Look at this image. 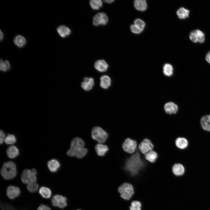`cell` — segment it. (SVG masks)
Here are the masks:
<instances>
[{
    "mask_svg": "<svg viewBox=\"0 0 210 210\" xmlns=\"http://www.w3.org/2000/svg\"><path fill=\"white\" fill-rule=\"evenodd\" d=\"M125 168L133 176L137 174L144 166L140 155L137 152L126 161Z\"/></svg>",
    "mask_w": 210,
    "mask_h": 210,
    "instance_id": "1",
    "label": "cell"
},
{
    "mask_svg": "<svg viewBox=\"0 0 210 210\" xmlns=\"http://www.w3.org/2000/svg\"><path fill=\"white\" fill-rule=\"evenodd\" d=\"M83 141L80 138H74L71 141L70 149L67 152V155L70 156H76L80 158L87 154L88 150L84 147Z\"/></svg>",
    "mask_w": 210,
    "mask_h": 210,
    "instance_id": "2",
    "label": "cell"
},
{
    "mask_svg": "<svg viewBox=\"0 0 210 210\" xmlns=\"http://www.w3.org/2000/svg\"><path fill=\"white\" fill-rule=\"evenodd\" d=\"M1 174L6 180H10L15 178L17 174L15 164L12 161L5 162L1 170Z\"/></svg>",
    "mask_w": 210,
    "mask_h": 210,
    "instance_id": "3",
    "label": "cell"
},
{
    "mask_svg": "<svg viewBox=\"0 0 210 210\" xmlns=\"http://www.w3.org/2000/svg\"><path fill=\"white\" fill-rule=\"evenodd\" d=\"M37 172L35 169L31 170L28 169H24L21 175L22 182L24 184H28L29 183L36 182Z\"/></svg>",
    "mask_w": 210,
    "mask_h": 210,
    "instance_id": "4",
    "label": "cell"
},
{
    "mask_svg": "<svg viewBox=\"0 0 210 210\" xmlns=\"http://www.w3.org/2000/svg\"><path fill=\"white\" fill-rule=\"evenodd\" d=\"M118 190L121 197L125 200H130L134 193L132 186L128 183L122 184L119 187Z\"/></svg>",
    "mask_w": 210,
    "mask_h": 210,
    "instance_id": "5",
    "label": "cell"
},
{
    "mask_svg": "<svg viewBox=\"0 0 210 210\" xmlns=\"http://www.w3.org/2000/svg\"><path fill=\"white\" fill-rule=\"evenodd\" d=\"M92 138L100 143L105 142L108 137L107 133L100 127H95L92 129L91 132Z\"/></svg>",
    "mask_w": 210,
    "mask_h": 210,
    "instance_id": "6",
    "label": "cell"
},
{
    "mask_svg": "<svg viewBox=\"0 0 210 210\" xmlns=\"http://www.w3.org/2000/svg\"><path fill=\"white\" fill-rule=\"evenodd\" d=\"M137 146V142L134 140L130 138H127L123 142L122 148L125 152L132 153L135 151Z\"/></svg>",
    "mask_w": 210,
    "mask_h": 210,
    "instance_id": "7",
    "label": "cell"
},
{
    "mask_svg": "<svg viewBox=\"0 0 210 210\" xmlns=\"http://www.w3.org/2000/svg\"><path fill=\"white\" fill-rule=\"evenodd\" d=\"M66 201L65 197L58 194L54 195L51 199L52 205L60 209H63L67 206Z\"/></svg>",
    "mask_w": 210,
    "mask_h": 210,
    "instance_id": "8",
    "label": "cell"
},
{
    "mask_svg": "<svg viewBox=\"0 0 210 210\" xmlns=\"http://www.w3.org/2000/svg\"><path fill=\"white\" fill-rule=\"evenodd\" d=\"M108 21V18L105 13L100 12L97 13L94 17L93 24L94 26L100 25H106Z\"/></svg>",
    "mask_w": 210,
    "mask_h": 210,
    "instance_id": "9",
    "label": "cell"
},
{
    "mask_svg": "<svg viewBox=\"0 0 210 210\" xmlns=\"http://www.w3.org/2000/svg\"><path fill=\"white\" fill-rule=\"evenodd\" d=\"M190 40L194 43H203L205 41V35L201 30L196 29L192 31L189 34Z\"/></svg>",
    "mask_w": 210,
    "mask_h": 210,
    "instance_id": "10",
    "label": "cell"
},
{
    "mask_svg": "<svg viewBox=\"0 0 210 210\" xmlns=\"http://www.w3.org/2000/svg\"><path fill=\"white\" fill-rule=\"evenodd\" d=\"M154 147V145L150 140L148 139H144L139 144L138 148L141 152L145 154Z\"/></svg>",
    "mask_w": 210,
    "mask_h": 210,
    "instance_id": "11",
    "label": "cell"
},
{
    "mask_svg": "<svg viewBox=\"0 0 210 210\" xmlns=\"http://www.w3.org/2000/svg\"><path fill=\"white\" fill-rule=\"evenodd\" d=\"M21 191L18 187L10 186H8L6 190V194L8 197L11 200L14 199L18 197L20 195Z\"/></svg>",
    "mask_w": 210,
    "mask_h": 210,
    "instance_id": "12",
    "label": "cell"
},
{
    "mask_svg": "<svg viewBox=\"0 0 210 210\" xmlns=\"http://www.w3.org/2000/svg\"><path fill=\"white\" fill-rule=\"evenodd\" d=\"M94 66L96 70L101 72H105L107 71L108 67L107 62L103 60L96 61L94 63Z\"/></svg>",
    "mask_w": 210,
    "mask_h": 210,
    "instance_id": "13",
    "label": "cell"
},
{
    "mask_svg": "<svg viewBox=\"0 0 210 210\" xmlns=\"http://www.w3.org/2000/svg\"><path fill=\"white\" fill-rule=\"evenodd\" d=\"M83 80L81 84L82 88L86 91L91 90L94 85V79L92 78L85 77Z\"/></svg>",
    "mask_w": 210,
    "mask_h": 210,
    "instance_id": "14",
    "label": "cell"
},
{
    "mask_svg": "<svg viewBox=\"0 0 210 210\" xmlns=\"http://www.w3.org/2000/svg\"><path fill=\"white\" fill-rule=\"evenodd\" d=\"M164 109L167 113L171 115L176 114L178 111V107L177 105L174 103L170 102L164 105Z\"/></svg>",
    "mask_w": 210,
    "mask_h": 210,
    "instance_id": "15",
    "label": "cell"
},
{
    "mask_svg": "<svg viewBox=\"0 0 210 210\" xmlns=\"http://www.w3.org/2000/svg\"><path fill=\"white\" fill-rule=\"evenodd\" d=\"M200 123L204 130L210 132V115L203 116L201 119Z\"/></svg>",
    "mask_w": 210,
    "mask_h": 210,
    "instance_id": "16",
    "label": "cell"
},
{
    "mask_svg": "<svg viewBox=\"0 0 210 210\" xmlns=\"http://www.w3.org/2000/svg\"><path fill=\"white\" fill-rule=\"evenodd\" d=\"M185 169L183 166L180 163L174 164L172 167L173 173L176 176H179L183 175L185 172Z\"/></svg>",
    "mask_w": 210,
    "mask_h": 210,
    "instance_id": "17",
    "label": "cell"
},
{
    "mask_svg": "<svg viewBox=\"0 0 210 210\" xmlns=\"http://www.w3.org/2000/svg\"><path fill=\"white\" fill-rule=\"evenodd\" d=\"M47 166L51 172H55L60 168V164L57 160L53 159L48 162Z\"/></svg>",
    "mask_w": 210,
    "mask_h": 210,
    "instance_id": "18",
    "label": "cell"
},
{
    "mask_svg": "<svg viewBox=\"0 0 210 210\" xmlns=\"http://www.w3.org/2000/svg\"><path fill=\"white\" fill-rule=\"evenodd\" d=\"M57 31L60 36L62 38L67 36L71 33L70 29L64 25L59 26L57 28Z\"/></svg>",
    "mask_w": 210,
    "mask_h": 210,
    "instance_id": "19",
    "label": "cell"
},
{
    "mask_svg": "<svg viewBox=\"0 0 210 210\" xmlns=\"http://www.w3.org/2000/svg\"><path fill=\"white\" fill-rule=\"evenodd\" d=\"M100 86L103 89L108 88L111 85V79L108 75H104L102 76L100 78Z\"/></svg>",
    "mask_w": 210,
    "mask_h": 210,
    "instance_id": "20",
    "label": "cell"
},
{
    "mask_svg": "<svg viewBox=\"0 0 210 210\" xmlns=\"http://www.w3.org/2000/svg\"><path fill=\"white\" fill-rule=\"evenodd\" d=\"M38 192L43 198L46 199L50 198L52 193L50 189L45 186L41 187L39 189Z\"/></svg>",
    "mask_w": 210,
    "mask_h": 210,
    "instance_id": "21",
    "label": "cell"
},
{
    "mask_svg": "<svg viewBox=\"0 0 210 210\" xmlns=\"http://www.w3.org/2000/svg\"><path fill=\"white\" fill-rule=\"evenodd\" d=\"M176 147L181 149H183L186 148L188 145L187 140L184 137H180L177 138L175 141Z\"/></svg>",
    "mask_w": 210,
    "mask_h": 210,
    "instance_id": "22",
    "label": "cell"
},
{
    "mask_svg": "<svg viewBox=\"0 0 210 210\" xmlns=\"http://www.w3.org/2000/svg\"><path fill=\"white\" fill-rule=\"evenodd\" d=\"M8 156L10 158H14L18 155L19 151L18 148L14 146H9L6 150Z\"/></svg>",
    "mask_w": 210,
    "mask_h": 210,
    "instance_id": "23",
    "label": "cell"
},
{
    "mask_svg": "<svg viewBox=\"0 0 210 210\" xmlns=\"http://www.w3.org/2000/svg\"><path fill=\"white\" fill-rule=\"evenodd\" d=\"M95 149L98 155L103 156L108 151V148L106 145L100 143L97 144L96 145Z\"/></svg>",
    "mask_w": 210,
    "mask_h": 210,
    "instance_id": "24",
    "label": "cell"
},
{
    "mask_svg": "<svg viewBox=\"0 0 210 210\" xmlns=\"http://www.w3.org/2000/svg\"><path fill=\"white\" fill-rule=\"evenodd\" d=\"M134 5L136 9L141 11L145 10L147 7L146 2L145 0H135L134 2Z\"/></svg>",
    "mask_w": 210,
    "mask_h": 210,
    "instance_id": "25",
    "label": "cell"
},
{
    "mask_svg": "<svg viewBox=\"0 0 210 210\" xmlns=\"http://www.w3.org/2000/svg\"><path fill=\"white\" fill-rule=\"evenodd\" d=\"M145 155L146 160L151 163L155 162L158 157L156 152L152 150L149 151Z\"/></svg>",
    "mask_w": 210,
    "mask_h": 210,
    "instance_id": "26",
    "label": "cell"
},
{
    "mask_svg": "<svg viewBox=\"0 0 210 210\" xmlns=\"http://www.w3.org/2000/svg\"><path fill=\"white\" fill-rule=\"evenodd\" d=\"M189 11L183 7L179 8L176 12V14L179 18L185 19L189 17Z\"/></svg>",
    "mask_w": 210,
    "mask_h": 210,
    "instance_id": "27",
    "label": "cell"
},
{
    "mask_svg": "<svg viewBox=\"0 0 210 210\" xmlns=\"http://www.w3.org/2000/svg\"><path fill=\"white\" fill-rule=\"evenodd\" d=\"M14 42L15 44L18 47H22L25 44L26 40L24 37L22 36L18 35L15 38Z\"/></svg>",
    "mask_w": 210,
    "mask_h": 210,
    "instance_id": "28",
    "label": "cell"
},
{
    "mask_svg": "<svg viewBox=\"0 0 210 210\" xmlns=\"http://www.w3.org/2000/svg\"><path fill=\"white\" fill-rule=\"evenodd\" d=\"M163 71L164 74L166 76L169 77L172 76L173 72L172 66L169 64H165L163 67Z\"/></svg>",
    "mask_w": 210,
    "mask_h": 210,
    "instance_id": "29",
    "label": "cell"
},
{
    "mask_svg": "<svg viewBox=\"0 0 210 210\" xmlns=\"http://www.w3.org/2000/svg\"><path fill=\"white\" fill-rule=\"evenodd\" d=\"M90 4L93 9L97 10L102 7L103 3L101 0H91L90 1Z\"/></svg>",
    "mask_w": 210,
    "mask_h": 210,
    "instance_id": "30",
    "label": "cell"
},
{
    "mask_svg": "<svg viewBox=\"0 0 210 210\" xmlns=\"http://www.w3.org/2000/svg\"><path fill=\"white\" fill-rule=\"evenodd\" d=\"M39 185L36 182H32L27 184V188L28 190L31 193L36 192L38 189Z\"/></svg>",
    "mask_w": 210,
    "mask_h": 210,
    "instance_id": "31",
    "label": "cell"
},
{
    "mask_svg": "<svg viewBox=\"0 0 210 210\" xmlns=\"http://www.w3.org/2000/svg\"><path fill=\"white\" fill-rule=\"evenodd\" d=\"M15 136L12 134H9L6 137L5 142L7 144H13L16 141Z\"/></svg>",
    "mask_w": 210,
    "mask_h": 210,
    "instance_id": "32",
    "label": "cell"
},
{
    "mask_svg": "<svg viewBox=\"0 0 210 210\" xmlns=\"http://www.w3.org/2000/svg\"><path fill=\"white\" fill-rule=\"evenodd\" d=\"M141 203L139 201H134L131 203V205L130 206V210H141Z\"/></svg>",
    "mask_w": 210,
    "mask_h": 210,
    "instance_id": "33",
    "label": "cell"
},
{
    "mask_svg": "<svg viewBox=\"0 0 210 210\" xmlns=\"http://www.w3.org/2000/svg\"><path fill=\"white\" fill-rule=\"evenodd\" d=\"M134 24L136 26L142 30H143L145 26V23L143 21L140 19H137L134 21Z\"/></svg>",
    "mask_w": 210,
    "mask_h": 210,
    "instance_id": "34",
    "label": "cell"
},
{
    "mask_svg": "<svg viewBox=\"0 0 210 210\" xmlns=\"http://www.w3.org/2000/svg\"><path fill=\"white\" fill-rule=\"evenodd\" d=\"M130 29L133 33L136 34H139L143 31L134 24L131 26Z\"/></svg>",
    "mask_w": 210,
    "mask_h": 210,
    "instance_id": "35",
    "label": "cell"
},
{
    "mask_svg": "<svg viewBox=\"0 0 210 210\" xmlns=\"http://www.w3.org/2000/svg\"><path fill=\"white\" fill-rule=\"evenodd\" d=\"M0 69L1 70L3 71H6L7 70V66L5 62L2 60H0Z\"/></svg>",
    "mask_w": 210,
    "mask_h": 210,
    "instance_id": "36",
    "label": "cell"
},
{
    "mask_svg": "<svg viewBox=\"0 0 210 210\" xmlns=\"http://www.w3.org/2000/svg\"><path fill=\"white\" fill-rule=\"evenodd\" d=\"M36 210H52L48 206L44 204H41L38 207Z\"/></svg>",
    "mask_w": 210,
    "mask_h": 210,
    "instance_id": "37",
    "label": "cell"
},
{
    "mask_svg": "<svg viewBox=\"0 0 210 210\" xmlns=\"http://www.w3.org/2000/svg\"><path fill=\"white\" fill-rule=\"evenodd\" d=\"M2 210H16L10 205L2 204L1 205Z\"/></svg>",
    "mask_w": 210,
    "mask_h": 210,
    "instance_id": "38",
    "label": "cell"
},
{
    "mask_svg": "<svg viewBox=\"0 0 210 210\" xmlns=\"http://www.w3.org/2000/svg\"><path fill=\"white\" fill-rule=\"evenodd\" d=\"M4 132L2 130L0 131V143L1 144H2L6 138Z\"/></svg>",
    "mask_w": 210,
    "mask_h": 210,
    "instance_id": "39",
    "label": "cell"
},
{
    "mask_svg": "<svg viewBox=\"0 0 210 210\" xmlns=\"http://www.w3.org/2000/svg\"><path fill=\"white\" fill-rule=\"evenodd\" d=\"M205 60L208 63L210 64V51L206 54Z\"/></svg>",
    "mask_w": 210,
    "mask_h": 210,
    "instance_id": "40",
    "label": "cell"
},
{
    "mask_svg": "<svg viewBox=\"0 0 210 210\" xmlns=\"http://www.w3.org/2000/svg\"><path fill=\"white\" fill-rule=\"evenodd\" d=\"M104 1L105 2L110 4V3H112L113 1H114V0H104Z\"/></svg>",
    "mask_w": 210,
    "mask_h": 210,
    "instance_id": "41",
    "label": "cell"
},
{
    "mask_svg": "<svg viewBox=\"0 0 210 210\" xmlns=\"http://www.w3.org/2000/svg\"><path fill=\"white\" fill-rule=\"evenodd\" d=\"M3 33L1 32V30H0V41H1L3 39Z\"/></svg>",
    "mask_w": 210,
    "mask_h": 210,
    "instance_id": "42",
    "label": "cell"
},
{
    "mask_svg": "<svg viewBox=\"0 0 210 210\" xmlns=\"http://www.w3.org/2000/svg\"><path fill=\"white\" fill-rule=\"evenodd\" d=\"M80 210V209H78V210Z\"/></svg>",
    "mask_w": 210,
    "mask_h": 210,
    "instance_id": "43",
    "label": "cell"
}]
</instances>
